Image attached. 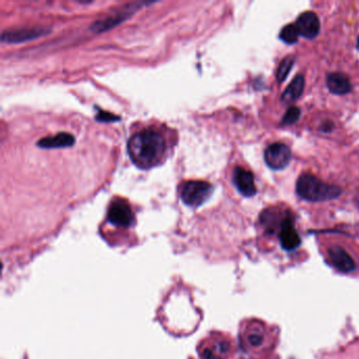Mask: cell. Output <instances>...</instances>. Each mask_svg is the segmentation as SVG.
Segmentation results:
<instances>
[{
    "mask_svg": "<svg viewBox=\"0 0 359 359\" xmlns=\"http://www.w3.org/2000/svg\"><path fill=\"white\" fill-rule=\"evenodd\" d=\"M50 29L44 26H34V28H22L15 30H8L3 32L2 42L8 44H17L33 41L44 35H47Z\"/></svg>",
    "mask_w": 359,
    "mask_h": 359,
    "instance_id": "obj_7",
    "label": "cell"
},
{
    "mask_svg": "<svg viewBox=\"0 0 359 359\" xmlns=\"http://www.w3.org/2000/svg\"><path fill=\"white\" fill-rule=\"evenodd\" d=\"M357 49L359 50V37H358V39H357Z\"/></svg>",
    "mask_w": 359,
    "mask_h": 359,
    "instance_id": "obj_21",
    "label": "cell"
},
{
    "mask_svg": "<svg viewBox=\"0 0 359 359\" xmlns=\"http://www.w3.org/2000/svg\"><path fill=\"white\" fill-rule=\"evenodd\" d=\"M233 182L238 192L246 197L254 196L257 192L253 173L242 167L235 168L233 172Z\"/></svg>",
    "mask_w": 359,
    "mask_h": 359,
    "instance_id": "obj_8",
    "label": "cell"
},
{
    "mask_svg": "<svg viewBox=\"0 0 359 359\" xmlns=\"http://www.w3.org/2000/svg\"><path fill=\"white\" fill-rule=\"evenodd\" d=\"M300 115H301V111L299 108H297V106H291L283 118V125L284 126L294 125L299 121Z\"/></svg>",
    "mask_w": 359,
    "mask_h": 359,
    "instance_id": "obj_18",
    "label": "cell"
},
{
    "mask_svg": "<svg viewBox=\"0 0 359 359\" xmlns=\"http://www.w3.org/2000/svg\"><path fill=\"white\" fill-rule=\"evenodd\" d=\"M145 5H151V3H133L128 6H125L121 10H118L115 14L111 16H106L105 18L99 19L95 23H93L91 26V30L94 32L108 31L114 28V26H116L117 24L125 21L127 18H129V16L134 14L137 10H139Z\"/></svg>",
    "mask_w": 359,
    "mask_h": 359,
    "instance_id": "obj_4",
    "label": "cell"
},
{
    "mask_svg": "<svg viewBox=\"0 0 359 359\" xmlns=\"http://www.w3.org/2000/svg\"><path fill=\"white\" fill-rule=\"evenodd\" d=\"M249 341L252 345H259L262 342V336L261 335H256V334H251L249 336Z\"/></svg>",
    "mask_w": 359,
    "mask_h": 359,
    "instance_id": "obj_20",
    "label": "cell"
},
{
    "mask_svg": "<svg viewBox=\"0 0 359 359\" xmlns=\"http://www.w3.org/2000/svg\"><path fill=\"white\" fill-rule=\"evenodd\" d=\"M296 28L304 38L313 39L321 32V20L314 12L308 11L300 14L296 20Z\"/></svg>",
    "mask_w": 359,
    "mask_h": 359,
    "instance_id": "obj_9",
    "label": "cell"
},
{
    "mask_svg": "<svg viewBox=\"0 0 359 359\" xmlns=\"http://www.w3.org/2000/svg\"><path fill=\"white\" fill-rule=\"evenodd\" d=\"M229 351V343L223 340H205L199 348V353L204 359H221Z\"/></svg>",
    "mask_w": 359,
    "mask_h": 359,
    "instance_id": "obj_13",
    "label": "cell"
},
{
    "mask_svg": "<svg viewBox=\"0 0 359 359\" xmlns=\"http://www.w3.org/2000/svg\"><path fill=\"white\" fill-rule=\"evenodd\" d=\"M328 253L331 262L333 263L334 267L340 272L350 273L355 270V261L344 249L335 246L333 248H330Z\"/></svg>",
    "mask_w": 359,
    "mask_h": 359,
    "instance_id": "obj_11",
    "label": "cell"
},
{
    "mask_svg": "<svg viewBox=\"0 0 359 359\" xmlns=\"http://www.w3.org/2000/svg\"><path fill=\"white\" fill-rule=\"evenodd\" d=\"M294 63H295L294 56H288L281 62V64L278 66L277 76H276L278 83H283L286 81L290 71L292 70V68H293Z\"/></svg>",
    "mask_w": 359,
    "mask_h": 359,
    "instance_id": "obj_17",
    "label": "cell"
},
{
    "mask_svg": "<svg viewBox=\"0 0 359 359\" xmlns=\"http://www.w3.org/2000/svg\"><path fill=\"white\" fill-rule=\"evenodd\" d=\"M108 218L112 224L122 228H129L134 222V215L129 203L122 198H117L111 203Z\"/></svg>",
    "mask_w": 359,
    "mask_h": 359,
    "instance_id": "obj_6",
    "label": "cell"
},
{
    "mask_svg": "<svg viewBox=\"0 0 359 359\" xmlns=\"http://www.w3.org/2000/svg\"><path fill=\"white\" fill-rule=\"evenodd\" d=\"M213 193V185L207 181L190 180L181 185L182 202L190 207H199L205 204Z\"/></svg>",
    "mask_w": 359,
    "mask_h": 359,
    "instance_id": "obj_3",
    "label": "cell"
},
{
    "mask_svg": "<svg viewBox=\"0 0 359 359\" xmlns=\"http://www.w3.org/2000/svg\"><path fill=\"white\" fill-rule=\"evenodd\" d=\"M327 87L331 93L335 95L348 94L352 90V85L348 76L340 73L334 72L330 73L327 77Z\"/></svg>",
    "mask_w": 359,
    "mask_h": 359,
    "instance_id": "obj_12",
    "label": "cell"
},
{
    "mask_svg": "<svg viewBox=\"0 0 359 359\" xmlns=\"http://www.w3.org/2000/svg\"><path fill=\"white\" fill-rule=\"evenodd\" d=\"M296 193L304 201L319 203L336 199L341 195V189L337 185L329 184L318 177L305 173L297 179Z\"/></svg>",
    "mask_w": 359,
    "mask_h": 359,
    "instance_id": "obj_2",
    "label": "cell"
},
{
    "mask_svg": "<svg viewBox=\"0 0 359 359\" xmlns=\"http://www.w3.org/2000/svg\"><path fill=\"white\" fill-rule=\"evenodd\" d=\"M166 148L164 136L154 129H145L136 133L128 142L131 159L141 169L157 166L166 153Z\"/></svg>",
    "mask_w": 359,
    "mask_h": 359,
    "instance_id": "obj_1",
    "label": "cell"
},
{
    "mask_svg": "<svg viewBox=\"0 0 359 359\" xmlns=\"http://www.w3.org/2000/svg\"><path fill=\"white\" fill-rule=\"evenodd\" d=\"M75 142V138L69 133H59L55 136L45 137L37 142V145L44 149H57L71 147Z\"/></svg>",
    "mask_w": 359,
    "mask_h": 359,
    "instance_id": "obj_14",
    "label": "cell"
},
{
    "mask_svg": "<svg viewBox=\"0 0 359 359\" xmlns=\"http://www.w3.org/2000/svg\"><path fill=\"white\" fill-rule=\"evenodd\" d=\"M299 37V32L295 24H287L285 28L281 31L279 38L288 45H294L297 43Z\"/></svg>",
    "mask_w": 359,
    "mask_h": 359,
    "instance_id": "obj_16",
    "label": "cell"
},
{
    "mask_svg": "<svg viewBox=\"0 0 359 359\" xmlns=\"http://www.w3.org/2000/svg\"><path fill=\"white\" fill-rule=\"evenodd\" d=\"M304 90V78L302 75H297L289 87L284 92L282 96V101L285 103H291L296 101L302 94Z\"/></svg>",
    "mask_w": 359,
    "mask_h": 359,
    "instance_id": "obj_15",
    "label": "cell"
},
{
    "mask_svg": "<svg viewBox=\"0 0 359 359\" xmlns=\"http://www.w3.org/2000/svg\"><path fill=\"white\" fill-rule=\"evenodd\" d=\"M96 119L99 122H102V123H110V122H116L119 119V117L111 114V113H108V112H104V111H99L97 116H96Z\"/></svg>",
    "mask_w": 359,
    "mask_h": 359,
    "instance_id": "obj_19",
    "label": "cell"
},
{
    "mask_svg": "<svg viewBox=\"0 0 359 359\" xmlns=\"http://www.w3.org/2000/svg\"><path fill=\"white\" fill-rule=\"evenodd\" d=\"M279 241H281L282 247L287 251L295 250L300 246V237L297 230L294 227L293 219L288 216L284 222L281 224L279 230Z\"/></svg>",
    "mask_w": 359,
    "mask_h": 359,
    "instance_id": "obj_10",
    "label": "cell"
},
{
    "mask_svg": "<svg viewBox=\"0 0 359 359\" xmlns=\"http://www.w3.org/2000/svg\"><path fill=\"white\" fill-rule=\"evenodd\" d=\"M292 159V152L285 143L276 142L265 149L264 162L267 166L275 171L284 170L287 168Z\"/></svg>",
    "mask_w": 359,
    "mask_h": 359,
    "instance_id": "obj_5",
    "label": "cell"
}]
</instances>
